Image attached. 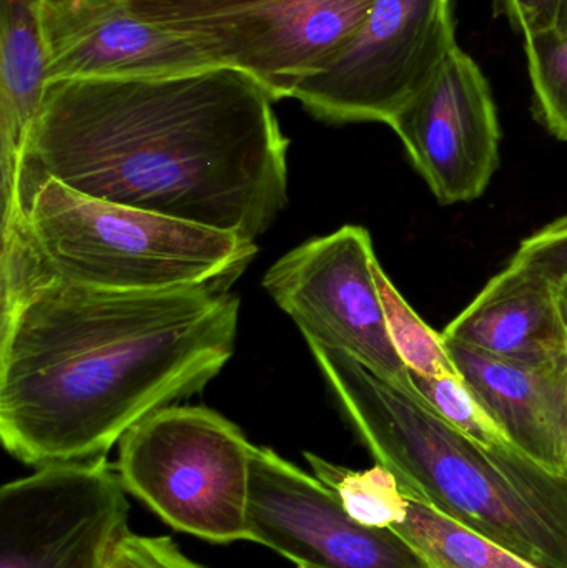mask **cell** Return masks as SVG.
<instances>
[{"label":"cell","mask_w":567,"mask_h":568,"mask_svg":"<svg viewBox=\"0 0 567 568\" xmlns=\"http://www.w3.org/2000/svg\"><path fill=\"white\" fill-rule=\"evenodd\" d=\"M376 262L368 230L346 225L286 253L269 270L263 287L298 324L306 343L342 351L415 393L386 326Z\"/></svg>","instance_id":"8"},{"label":"cell","mask_w":567,"mask_h":568,"mask_svg":"<svg viewBox=\"0 0 567 568\" xmlns=\"http://www.w3.org/2000/svg\"><path fill=\"white\" fill-rule=\"evenodd\" d=\"M558 304L561 311L563 323H565L567 334V282L558 284Z\"/></svg>","instance_id":"24"},{"label":"cell","mask_w":567,"mask_h":568,"mask_svg":"<svg viewBox=\"0 0 567 568\" xmlns=\"http://www.w3.org/2000/svg\"><path fill=\"white\" fill-rule=\"evenodd\" d=\"M255 446L205 407L166 406L120 440L117 473L126 494L166 526L212 544L249 540Z\"/></svg>","instance_id":"5"},{"label":"cell","mask_w":567,"mask_h":568,"mask_svg":"<svg viewBox=\"0 0 567 568\" xmlns=\"http://www.w3.org/2000/svg\"><path fill=\"white\" fill-rule=\"evenodd\" d=\"M389 126L442 205L478 199L498 170L502 129L492 87L459 45Z\"/></svg>","instance_id":"11"},{"label":"cell","mask_w":567,"mask_h":568,"mask_svg":"<svg viewBox=\"0 0 567 568\" xmlns=\"http://www.w3.org/2000/svg\"><path fill=\"white\" fill-rule=\"evenodd\" d=\"M273 103L232 67L49 83L13 193L52 179L92 199L256 242L286 205L290 142Z\"/></svg>","instance_id":"1"},{"label":"cell","mask_w":567,"mask_h":568,"mask_svg":"<svg viewBox=\"0 0 567 568\" xmlns=\"http://www.w3.org/2000/svg\"><path fill=\"white\" fill-rule=\"evenodd\" d=\"M445 337V336H443ZM466 386L506 439L553 473L563 474L567 439V356L522 364L445 337Z\"/></svg>","instance_id":"13"},{"label":"cell","mask_w":567,"mask_h":568,"mask_svg":"<svg viewBox=\"0 0 567 568\" xmlns=\"http://www.w3.org/2000/svg\"><path fill=\"white\" fill-rule=\"evenodd\" d=\"M0 439L26 466L105 457L200 393L235 353L229 284L105 291L42 283L0 297Z\"/></svg>","instance_id":"2"},{"label":"cell","mask_w":567,"mask_h":568,"mask_svg":"<svg viewBox=\"0 0 567 568\" xmlns=\"http://www.w3.org/2000/svg\"><path fill=\"white\" fill-rule=\"evenodd\" d=\"M255 242L82 195L57 180L19 186L2 206L0 297L42 283L105 291L232 286Z\"/></svg>","instance_id":"4"},{"label":"cell","mask_w":567,"mask_h":568,"mask_svg":"<svg viewBox=\"0 0 567 568\" xmlns=\"http://www.w3.org/2000/svg\"><path fill=\"white\" fill-rule=\"evenodd\" d=\"M523 40L536 116L567 142V30H545Z\"/></svg>","instance_id":"19"},{"label":"cell","mask_w":567,"mask_h":568,"mask_svg":"<svg viewBox=\"0 0 567 568\" xmlns=\"http://www.w3.org/2000/svg\"><path fill=\"white\" fill-rule=\"evenodd\" d=\"M453 0H373L355 36L292 99L328 123H389L455 47Z\"/></svg>","instance_id":"7"},{"label":"cell","mask_w":567,"mask_h":568,"mask_svg":"<svg viewBox=\"0 0 567 568\" xmlns=\"http://www.w3.org/2000/svg\"><path fill=\"white\" fill-rule=\"evenodd\" d=\"M249 542L296 568H426L398 534L356 523L318 477L270 447L253 450Z\"/></svg>","instance_id":"10"},{"label":"cell","mask_w":567,"mask_h":568,"mask_svg":"<svg viewBox=\"0 0 567 568\" xmlns=\"http://www.w3.org/2000/svg\"><path fill=\"white\" fill-rule=\"evenodd\" d=\"M565 0H493L496 16L508 20L519 36L556 29Z\"/></svg>","instance_id":"23"},{"label":"cell","mask_w":567,"mask_h":568,"mask_svg":"<svg viewBox=\"0 0 567 568\" xmlns=\"http://www.w3.org/2000/svg\"><path fill=\"white\" fill-rule=\"evenodd\" d=\"M376 464L406 494L538 568H567V479L516 447L489 449L418 394L342 351L308 343Z\"/></svg>","instance_id":"3"},{"label":"cell","mask_w":567,"mask_h":568,"mask_svg":"<svg viewBox=\"0 0 567 568\" xmlns=\"http://www.w3.org/2000/svg\"><path fill=\"white\" fill-rule=\"evenodd\" d=\"M40 0H0V172L2 205L16 189L30 126L42 105L47 77Z\"/></svg>","instance_id":"15"},{"label":"cell","mask_w":567,"mask_h":568,"mask_svg":"<svg viewBox=\"0 0 567 568\" xmlns=\"http://www.w3.org/2000/svg\"><path fill=\"white\" fill-rule=\"evenodd\" d=\"M393 527L426 568H538L513 550L462 526L415 497Z\"/></svg>","instance_id":"16"},{"label":"cell","mask_w":567,"mask_h":568,"mask_svg":"<svg viewBox=\"0 0 567 568\" xmlns=\"http://www.w3.org/2000/svg\"><path fill=\"white\" fill-rule=\"evenodd\" d=\"M563 476L567 479V439H566V450H565V466H563Z\"/></svg>","instance_id":"26"},{"label":"cell","mask_w":567,"mask_h":568,"mask_svg":"<svg viewBox=\"0 0 567 568\" xmlns=\"http://www.w3.org/2000/svg\"><path fill=\"white\" fill-rule=\"evenodd\" d=\"M373 0H132L133 9L192 40L216 65L242 70L275 102L346 45Z\"/></svg>","instance_id":"6"},{"label":"cell","mask_w":567,"mask_h":568,"mask_svg":"<svg viewBox=\"0 0 567 568\" xmlns=\"http://www.w3.org/2000/svg\"><path fill=\"white\" fill-rule=\"evenodd\" d=\"M109 568H206L186 557L173 539L129 532L113 552Z\"/></svg>","instance_id":"22"},{"label":"cell","mask_w":567,"mask_h":568,"mask_svg":"<svg viewBox=\"0 0 567 568\" xmlns=\"http://www.w3.org/2000/svg\"><path fill=\"white\" fill-rule=\"evenodd\" d=\"M129 513L107 456L37 467L0 489V568H109Z\"/></svg>","instance_id":"9"},{"label":"cell","mask_w":567,"mask_h":568,"mask_svg":"<svg viewBox=\"0 0 567 568\" xmlns=\"http://www.w3.org/2000/svg\"><path fill=\"white\" fill-rule=\"evenodd\" d=\"M305 459L313 476L335 493L356 523L386 530L402 523L408 497L392 470L379 464L368 470H353L312 453H305Z\"/></svg>","instance_id":"17"},{"label":"cell","mask_w":567,"mask_h":568,"mask_svg":"<svg viewBox=\"0 0 567 568\" xmlns=\"http://www.w3.org/2000/svg\"><path fill=\"white\" fill-rule=\"evenodd\" d=\"M47 85L60 80L152 79L220 67L132 0H40Z\"/></svg>","instance_id":"12"},{"label":"cell","mask_w":567,"mask_h":568,"mask_svg":"<svg viewBox=\"0 0 567 568\" xmlns=\"http://www.w3.org/2000/svg\"><path fill=\"white\" fill-rule=\"evenodd\" d=\"M512 262L528 266L549 282H567V216L523 240Z\"/></svg>","instance_id":"21"},{"label":"cell","mask_w":567,"mask_h":568,"mask_svg":"<svg viewBox=\"0 0 567 568\" xmlns=\"http://www.w3.org/2000/svg\"><path fill=\"white\" fill-rule=\"evenodd\" d=\"M443 336L499 359L545 364L567 356L558 284L519 263L503 272L448 324Z\"/></svg>","instance_id":"14"},{"label":"cell","mask_w":567,"mask_h":568,"mask_svg":"<svg viewBox=\"0 0 567 568\" xmlns=\"http://www.w3.org/2000/svg\"><path fill=\"white\" fill-rule=\"evenodd\" d=\"M555 30H567V0L563 3L561 17Z\"/></svg>","instance_id":"25"},{"label":"cell","mask_w":567,"mask_h":568,"mask_svg":"<svg viewBox=\"0 0 567 568\" xmlns=\"http://www.w3.org/2000/svg\"><path fill=\"white\" fill-rule=\"evenodd\" d=\"M375 280L385 310L386 326L396 353L402 357L408 371L428 376L452 374L459 376L448 349L445 337L428 326L419 314L409 306L395 284L383 272L379 262L375 263Z\"/></svg>","instance_id":"18"},{"label":"cell","mask_w":567,"mask_h":568,"mask_svg":"<svg viewBox=\"0 0 567 568\" xmlns=\"http://www.w3.org/2000/svg\"><path fill=\"white\" fill-rule=\"evenodd\" d=\"M409 377L419 399L425 400L446 423L489 449L513 446L495 420L483 409L462 376H428L409 371Z\"/></svg>","instance_id":"20"}]
</instances>
